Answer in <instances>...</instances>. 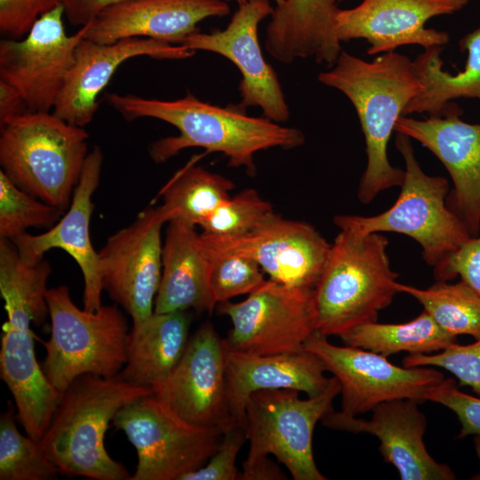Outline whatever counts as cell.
I'll return each mask as SVG.
<instances>
[{
    "instance_id": "6da1fadb",
    "label": "cell",
    "mask_w": 480,
    "mask_h": 480,
    "mask_svg": "<svg viewBox=\"0 0 480 480\" xmlns=\"http://www.w3.org/2000/svg\"><path fill=\"white\" fill-rule=\"evenodd\" d=\"M50 274L44 259L25 261L12 241H0V292L7 315L2 325L0 376L12 395L18 420L36 442L48 428L60 398L36 360L31 329L49 315Z\"/></svg>"
},
{
    "instance_id": "7a4b0ae2",
    "label": "cell",
    "mask_w": 480,
    "mask_h": 480,
    "mask_svg": "<svg viewBox=\"0 0 480 480\" xmlns=\"http://www.w3.org/2000/svg\"><path fill=\"white\" fill-rule=\"evenodd\" d=\"M108 101L124 118L152 117L179 130V135L158 140L150 146L156 163H163L188 148L219 152L228 165L244 167L254 175V155L264 149H292L305 142L304 133L267 117L247 116L238 105L227 108L201 101L190 92L175 100L145 99L136 95H108Z\"/></svg>"
},
{
    "instance_id": "3957f363",
    "label": "cell",
    "mask_w": 480,
    "mask_h": 480,
    "mask_svg": "<svg viewBox=\"0 0 480 480\" xmlns=\"http://www.w3.org/2000/svg\"><path fill=\"white\" fill-rule=\"evenodd\" d=\"M317 78L341 92L357 114L367 156L358 200L368 204L381 192L400 187L404 171L390 164L387 148L398 118L423 87L412 60L395 51L371 61L342 51L332 68L320 72Z\"/></svg>"
},
{
    "instance_id": "277c9868",
    "label": "cell",
    "mask_w": 480,
    "mask_h": 480,
    "mask_svg": "<svg viewBox=\"0 0 480 480\" xmlns=\"http://www.w3.org/2000/svg\"><path fill=\"white\" fill-rule=\"evenodd\" d=\"M152 394L150 387L131 383L119 374L78 376L60 398L39 444L60 473L94 480H130L126 468L105 447V434L116 413Z\"/></svg>"
},
{
    "instance_id": "5b68a950",
    "label": "cell",
    "mask_w": 480,
    "mask_h": 480,
    "mask_svg": "<svg viewBox=\"0 0 480 480\" xmlns=\"http://www.w3.org/2000/svg\"><path fill=\"white\" fill-rule=\"evenodd\" d=\"M299 393L264 389L250 396L244 421L249 452L241 480L286 479L268 455H274L294 480L327 479L314 459L313 435L316 423L333 410L340 384L332 376L319 395L301 399Z\"/></svg>"
},
{
    "instance_id": "8992f818",
    "label": "cell",
    "mask_w": 480,
    "mask_h": 480,
    "mask_svg": "<svg viewBox=\"0 0 480 480\" xmlns=\"http://www.w3.org/2000/svg\"><path fill=\"white\" fill-rule=\"evenodd\" d=\"M388 245L381 233L340 228L314 289L316 332L340 337L378 321L380 311L391 305L399 275L391 268Z\"/></svg>"
},
{
    "instance_id": "52a82bcc",
    "label": "cell",
    "mask_w": 480,
    "mask_h": 480,
    "mask_svg": "<svg viewBox=\"0 0 480 480\" xmlns=\"http://www.w3.org/2000/svg\"><path fill=\"white\" fill-rule=\"evenodd\" d=\"M0 126L1 170L20 188L67 210L89 153L88 133L49 112L28 111Z\"/></svg>"
},
{
    "instance_id": "ba28073f",
    "label": "cell",
    "mask_w": 480,
    "mask_h": 480,
    "mask_svg": "<svg viewBox=\"0 0 480 480\" xmlns=\"http://www.w3.org/2000/svg\"><path fill=\"white\" fill-rule=\"evenodd\" d=\"M395 145L404 161V177L393 205L374 216L337 215L333 222L360 234L391 232L412 238L437 281L451 254L472 236L447 205V180L422 170L407 135L396 132Z\"/></svg>"
},
{
    "instance_id": "9c48e42d",
    "label": "cell",
    "mask_w": 480,
    "mask_h": 480,
    "mask_svg": "<svg viewBox=\"0 0 480 480\" xmlns=\"http://www.w3.org/2000/svg\"><path fill=\"white\" fill-rule=\"evenodd\" d=\"M51 336L44 342L43 371L61 395L78 376H116L126 363L128 326L116 305L90 312L71 300L68 286L46 292Z\"/></svg>"
},
{
    "instance_id": "30bf717a",
    "label": "cell",
    "mask_w": 480,
    "mask_h": 480,
    "mask_svg": "<svg viewBox=\"0 0 480 480\" xmlns=\"http://www.w3.org/2000/svg\"><path fill=\"white\" fill-rule=\"evenodd\" d=\"M137 452L130 480H180L203 467L218 449L224 430L190 424L152 394L122 408L113 420Z\"/></svg>"
},
{
    "instance_id": "8fae6325",
    "label": "cell",
    "mask_w": 480,
    "mask_h": 480,
    "mask_svg": "<svg viewBox=\"0 0 480 480\" xmlns=\"http://www.w3.org/2000/svg\"><path fill=\"white\" fill-rule=\"evenodd\" d=\"M231 322L227 351L268 356L304 349L316 332L314 290L271 279L240 302L218 304Z\"/></svg>"
},
{
    "instance_id": "7c38bea8",
    "label": "cell",
    "mask_w": 480,
    "mask_h": 480,
    "mask_svg": "<svg viewBox=\"0 0 480 480\" xmlns=\"http://www.w3.org/2000/svg\"><path fill=\"white\" fill-rule=\"evenodd\" d=\"M304 348L317 355L340 384L341 413L357 416L397 399L425 402L427 393L444 376L430 366H398L380 354L352 346H337L315 332Z\"/></svg>"
},
{
    "instance_id": "4fadbf2b",
    "label": "cell",
    "mask_w": 480,
    "mask_h": 480,
    "mask_svg": "<svg viewBox=\"0 0 480 480\" xmlns=\"http://www.w3.org/2000/svg\"><path fill=\"white\" fill-rule=\"evenodd\" d=\"M60 4L43 13L21 39L0 41V80L13 86L29 112L53 109L75 61L85 26L66 34Z\"/></svg>"
},
{
    "instance_id": "5bb4252c",
    "label": "cell",
    "mask_w": 480,
    "mask_h": 480,
    "mask_svg": "<svg viewBox=\"0 0 480 480\" xmlns=\"http://www.w3.org/2000/svg\"><path fill=\"white\" fill-rule=\"evenodd\" d=\"M166 222L160 206H148L111 235L98 252L103 290L132 323L154 313L163 269L161 230Z\"/></svg>"
},
{
    "instance_id": "9a60e30c",
    "label": "cell",
    "mask_w": 480,
    "mask_h": 480,
    "mask_svg": "<svg viewBox=\"0 0 480 480\" xmlns=\"http://www.w3.org/2000/svg\"><path fill=\"white\" fill-rule=\"evenodd\" d=\"M226 356L212 324H202L172 372L151 386L152 395L181 420L225 432L236 425L228 404Z\"/></svg>"
},
{
    "instance_id": "2e32d148",
    "label": "cell",
    "mask_w": 480,
    "mask_h": 480,
    "mask_svg": "<svg viewBox=\"0 0 480 480\" xmlns=\"http://www.w3.org/2000/svg\"><path fill=\"white\" fill-rule=\"evenodd\" d=\"M205 249L255 260L269 279L314 290L326 264L331 244L310 224L276 212L258 228L236 237L200 234Z\"/></svg>"
},
{
    "instance_id": "e0dca14e",
    "label": "cell",
    "mask_w": 480,
    "mask_h": 480,
    "mask_svg": "<svg viewBox=\"0 0 480 480\" xmlns=\"http://www.w3.org/2000/svg\"><path fill=\"white\" fill-rule=\"evenodd\" d=\"M273 11L270 0H248L239 4L225 29L195 32L180 45L194 52H215L229 60L242 75L238 106L243 109L260 107L265 117L283 123L290 116L289 107L276 72L266 61L258 39L259 24Z\"/></svg>"
},
{
    "instance_id": "ac0fdd59",
    "label": "cell",
    "mask_w": 480,
    "mask_h": 480,
    "mask_svg": "<svg viewBox=\"0 0 480 480\" xmlns=\"http://www.w3.org/2000/svg\"><path fill=\"white\" fill-rule=\"evenodd\" d=\"M461 114L451 102L440 116H401L395 132L417 140L443 164L453 185L447 205L476 236L480 233V124L463 121Z\"/></svg>"
},
{
    "instance_id": "d6986e66",
    "label": "cell",
    "mask_w": 480,
    "mask_h": 480,
    "mask_svg": "<svg viewBox=\"0 0 480 480\" xmlns=\"http://www.w3.org/2000/svg\"><path fill=\"white\" fill-rule=\"evenodd\" d=\"M470 0H363L351 9L339 10L335 30L339 41L364 39L369 55L393 52L417 44L428 49L444 46L450 40L446 31L427 28L428 20L452 14Z\"/></svg>"
},
{
    "instance_id": "ffe728a7",
    "label": "cell",
    "mask_w": 480,
    "mask_h": 480,
    "mask_svg": "<svg viewBox=\"0 0 480 480\" xmlns=\"http://www.w3.org/2000/svg\"><path fill=\"white\" fill-rule=\"evenodd\" d=\"M419 404L414 399L383 402L372 409L370 420L332 410L321 421L331 429L376 436L382 459L396 468L401 480H454L452 469L427 450L428 420Z\"/></svg>"
},
{
    "instance_id": "44dd1931",
    "label": "cell",
    "mask_w": 480,
    "mask_h": 480,
    "mask_svg": "<svg viewBox=\"0 0 480 480\" xmlns=\"http://www.w3.org/2000/svg\"><path fill=\"white\" fill-rule=\"evenodd\" d=\"M194 53L182 45L148 37L123 38L111 44L83 38L52 113L70 124L84 127L98 109L99 94L123 62L137 56L183 60Z\"/></svg>"
},
{
    "instance_id": "7402d4cb",
    "label": "cell",
    "mask_w": 480,
    "mask_h": 480,
    "mask_svg": "<svg viewBox=\"0 0 480 480\" xmlns=\"http://www.w3.org/2000/svg\"><path fill=\"white\" fill-rule=\"evenodd\" d=\"M103 154L94 147L87 155L68 212L46 232L31 235L27 232L12 241L20 257L28 262H37L51 249L58 248L69 254L79 266L84 278V308L97 311L102 306L103 286L99 272L98 252L91 240L90 222L93 204L92 197L98 188Z\"/></svg>"
},
{
    "instance_id": "603a6c76",
    "label": "cell",
    "mask_w": 480,
    "mask_h": 480,
    "mask_svg": "<svg viewBox=\"0 0 480 480\" xmlns=\"http://www.w3.org/2000/svg\"><path fill=\"white\" fill-rule=\"evenodd\" d=\"M230 12L226 0H129L108 6L85 26L84 38L111 44L148 37L180 45L197 24Z\"/></svg>"
},
{
    "instance_id": "cb8c5ba5",
    "label": "cell",
    "mask_w": 480,
    "mask_h": 480,
    "mask_svg": "<svg viewBox=\"0 0 480 480\" xmlns=\"http://www.w3.org/2000/svg\"><path fill=\"white\" fill-rule=\"evenodd\" d=\"M227 396L232 422L244 426L247 402L254 392L292 389L308 396L322 393L331 378L322 359L307 349L259 356L227 351Z\"/></svg>"
},
{
    "instance_id": "d4e9b609",
    "label": "cell",
    "mask_w": 480,
    "mask_h": 480,
    "mask_svg": "<svg viewBox=\"0 0 480 480\" xmlns=\"http://www.w3.org/2000/svg\"><path fill=\"white\" fill-rule=\"evenodd\" d=\"M337 0H281L266 28L264 46L277 61L314 57L332 67L342 52L336 36Z\"/></svg>"
},
{
    "instance_id": "484cf974",
    "label": "cell",
    "mask_w": 480,
    "mask_h": 480,
    "mask_svg": "<svg viewBox=\"0 0 480 480\" xmlns=\"http://www.w3.org/2000/svg\"><path fill=\"white\" fill-rule=\"evenodd\" d=\"M162 261L155 313L213 310L209 257L195 225L181 219L168 221Z\"/></svg>"
},
{
    "instance_id": "4316f807",
    "label": "cell",
    "mask_w": 480,
    "mask_h": 480,
    "mask_svg": "<svg viewBox=\"0 0 480 480\" xmlns=\"http://www.w3.org/2000/svg\"><path fill=\"white\" fill-rule=\"evenodd\" d=\"M189 311L153 313L133 323L126 340L124 380L150 387L164 380L181 358L189 340Z\"/></svg>"
},
{
    "instance_id": "83f0119b",
    "label": "cell",
    "mask_w": 480,
    "mask_h": 480,
    "mask_svg": "<svg viewBox=\"0 0 480 480\" xmlns=\"http://www.w3.org/2000/svg\"><path fill=\"white\" fill-rule=\"evenodd\" d=\"M459 45L461 52H467V60L463 69L455 74L443 68V46L425 49L412 60L413 70L423 87L408 103L403 116L427 113L429 116H440L455 99L480 100V26L465 35Z\"/></svg>"
},
{
    "instance_id": "f1b7e54d",
    "label": "cell",
    "mask_w": 480,
    "mask_h": 480,
    "mask_svg": "<svg viewBox=\"0 0 480 480\" xmlns=\"http://www.w3.org/2000/svg\"><path fill=\"white\" fill-rule=\"evenodd\" d=\"M191 159L161 188L160 205L167 222L181 219L199 227L228 200L234 183L218 174L196 165Z\"/></svg>"
},
{
    "instance_id": "f546056e",
    "label": "cell",
    "mask_w": 480,
    "mask_h": 480,
    "mask_svg": "<svg viewBox=\"0 0 480 480\" xmlns=\"http://www.w3.org/2000/svg\"><path fill=\"white\" fill-rule=\"evenodd\" d=\"M340 338L344 345L387 357L400 352L409 355L439 352L457 340L445 332L425 310L405 323L380 324L375 321L363 324Z\"/></svg>"
},
{
    "instance_id": "4dcf8cb0",
    "label": "cell",
    "mask_w": 480,
    "mask_h": 480,
    "mask_svg": "<svg viewBox=\"0 0 480 480\" xmlns=\"http://www.w3.org/2000/svg\"><path fill=\"white\" fill-rule=\"evenodd\" d=\"M399 292L413 297L433 320L447 333L457 338L469 335L480 338V295L460 280L455 284L436 281L421 289L401 283Z\"/></svg>"
},
{
    "instance_id": "1f68e13d",
    "label": "cell",
    "mask_w": 480,
    "mask_h": 480,
    "mask_svg": "<svg viewBox=\"0 0 480 480\" xmlns=\"http://www.w3.org/2000/svg\"><path fill=\"white\" fill-rule=\"evenodd\" d=\"M59 474L39 442L19 431L9 403L0 416V480H52Z\"/></svg>"
},
{
    "instance_id": "d6a6232c",
    "label": "cell",
    "mask_w": 480,
    "mask_h": 480,
    "mask_svg": "<svg viewBox=\"0 0 480 480\" xmlns=\"http://www.w3.org/2000/svg\"><path fill=\"white\" fill-rule=\"evenodd\" d=\"M63 214L20 188L0 171V238L12 240L29 228L53 226Z\"/></svg>"
},
{
    "instance_id": "836d02e7",
    "label": "cell",
    "mask_w": 480,
    "mask_h": 480,
    "mask_svg": "<svg viewBox=\"0 0 480 480\" xmlns=\"http://www.w3.org/2000/svg\"><path fill=\"white\" fill-rule=\"evenodd\" d=\"M271 204L252 188H247L221 204L200 226L203 232L223 237L248 234L274 213Z\"/></svg>"
},
{
    "instance_id": "e575fe53",
    "label": "cell",
    "mask_w": 480,
    "mask_h": 480,
    "mask_svg": "<svg viewBox=\"0 0 480 480\" xmlns=\"http://www.w3.org/2000/svg\"><path fill=\"white\" fill-rule=\"evenodd\" d=\"M206 252L210 288L217 304L238 295H249L267 281L260 265L250 258Z\"/></svg>"
},
{
    "instance_id": "d590c367",
    "label": "cell",
    "mask_w": 480,
    "mask_h": 480,
    "mask_svg": "<svg viewBox=\"0 0 480 480\" xmlns=\"http://www.w3.org/2000/svg\"><path fill=\"white\" fill-rule=\"evenodd\" d=\"M403 366H430L448 371L459 380L460 386L469 387L480 396V338L468 345L456 341L434 354L408 355Z\"/></svg>"
},
{
    "instance_id": "8d00e7d4",
    "label": "cell",
    "mask_w": 480,
    "mask_h": 480,
    "mask_svg": "<svg viewBox=\"0 0 480 480\" xmlns=\"http://www.w3.org/2000/svg\"><path fill=\"white\" fill-rule=\"evenodd\" d=\"M246 440L244 427L232 425L223 433L218 449L208 461L197 470L184 475L180 480H241L236 460Z\"/></svg>"
},
{
    "instance_id": "74e56055",
    "label": "cell",
    "mask_w": 480,
    "mask_h": 480,
    "mask_svg": "<svg viewBox=\"0 0 480 480\" xmlns=\"http://www.w3.org/2000/svg\"><path fill=\"white\" fill-rule=\"evenodd\" d=\"M425 401L442 404L452 411L460 424L459 437L480 435V396L459 389L452 378H444L426 395Z\"/></svg>"
},
{
    "instance_id": "f35d334b",
    "label": "cell",
    "mask_w": 480,
    "mask_h": 480,
    "mask_svg": "<svg viewBox=\"0 0 480 480\" xmlns=\"http://www.w3.org/2000/svg\"><path fill=\"white\" fill-rule=\"evenodd\" d=\"M60 4V0H0L1 34L23 38L43 13Z\"/></svg>"
},
{
    "instance_id": "ab89813d",
    "label": "cell",
    "mask_w": 480,
    "mask_h": 480,
    "mask_svg": "<svg viewBox=\"0 0 480 480\" xmlns=\"http://www.w3.org/2000/svg\"><path fill=\"white\" fill-rule=\"evenodd\" d=\"M460 276L480 295V234L469 237L451 254L437 281Z\"/></svg>"
},
{
    "instance_id": "60d3db41",
    "label": "cell",
    "mask_w": 480,
    "mask_h": 480,
    "mask_svg": "<svg viewBox=\"0 0 480 480\" xmlns=\"http://www.w3.org/2000/svg\"><path fill=\"white\" fill-rule=\"evenodd\" d=\"M129 0H60V3L69 23L83 27L105 8Z\"/></svg>"
},
{
    "instance_id": "b9f144b4",
    "label": "cell",
    "mask_w": 480,
    "mask_h": 480,
    "mask_svg": "<svg viewBox=\"0 0 480 480\" xmlns=\"http://www.w3.org/2000/svg\"><path fill=\"white\" fill-rule=\"evenodd\" d=\"M28 112L20 93L11 84L0 80V125Z\"/></svg>"
},
{
    "instance_id": "7bdbcfd3",
    "label": "cell",
    "mask_w": 480,
    "mask_h": 480,
    "mask_svg": "<svg viewBox=\"0 0 480 480\" xmlns=\"http://www.w3.org/2000/svg\"><path fill=\"white\" fill-rule=\"evenodd\" d=\"M474 444L476 456L480 459V435L475 436Z\"/></svg>"
},
{
    "instance_id": "ee69618b",
    "label": "cell",
    "mask_w": 480,
    "mask_h": 480,
    "mask_svg": "<svg viewBox=\"0 0 480 480\" xmlns=\"http://www.w3.org/2000/svg\"><path fill=\"white\" fill-rule=\"evenodd\" d=\"M236 3H237L238 4H242L245 3V2H247L248 0H236ZM273 1H275V2L277 4V3H279L281 0H273Z\"/></svg>"
},
{
    "instance_id": "f6af8a7d",
    "label": "cell",
    "mask_w": 480,
    "mask_h": 480,
    "mask_svg": "<svg viewBox=\"0 0 480 480\" xmlns=\"http://www.w3.org/2000/svg\"><path fill=\"white\" fill-rule=\"evenodd\" d=\"M471 479H474V480H480V472L477 473L476 475L473 476L471 477Z\"/></svg>"
},
{
    "instance_id": "bcb514c9",
    "label": "cell",
    "mask_w": 480,
    "mask_h": 480,
    "mask_svg": "<svg viewBox=\"0 0 480 480\" xmlns=\"http://www.w3.org/2000/svg\"><path fill=\"white\" fill-rule=\"evenodd\" d=\"M337 1H343V0H337Z\"/></svg>"
}]
</instances>
